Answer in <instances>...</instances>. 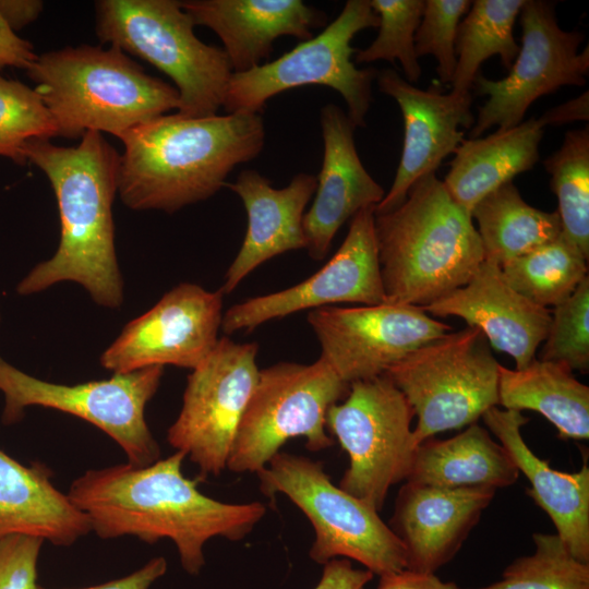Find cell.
Here are the masks:
<instances>
[{"label":"cell","mask_w":589,"mask_h":589,"mask_svg":"<svg viewBox=\"0 0 589 589\" xmlns=\"http://www.w3.org/2000/svg\"><path fill=\"white\" fill-rule=\"evenodd\" d=\"M0 321H1V313H0Z\"/></svg>","instance_id":"45"},{"label":"cell","mask_w":589,"mask_h":589,"mask_svg":"<svg viewBox=\"0 0 589 589\" xmlns=\"http://www.w3.org/2000/svg\"><path fill=\"white\" fill-rule=\"evenodd\" d=\"M386 302L424 306L469 281L484 261L470 213L435 173L409 189L405 201L374 213Z\"/></svg>","instance_id":"4"},{"label":"cell","mask_w":589,"mask_h":589,"mask_svg":"<svg viewBox=\"0 0 589 589\" xmlns=\"http://www.w3.org/2000/svg\"><path fill=\"white\" fill-rule=\"evenodd\" d=\"M543 133L540 119L530 118L484 137L464 140L442 180L445 188L470 213L489 193L533 168Z\"/></svg>","instance_id":"26"},{"label":"cell","mask_w":589,"mask_h":589,"mask_svg":"<svg viewBox=\"0 0 589 589\" xmlns=\"http://www.w3.org/2000/svg\"><path fill=\"white\" fill-rule=\"evenodd\" d=\"M500 266L512 288L545 309L566 300L588 276V260L562 232Z\"/></svg>","instance_id":"31"},{"label":"cell","mask_w":589,"mask_h":589,"mask_svg":"<svg viewBox=\"0 0 589 589\" xmlns=\"http://www.w3.org/2000/svg\"><path fill=\"white\" fill-rule=\"evenodd\" d=\"M55 136L56 127L37 92L0 74V156L24 165L28 141Z\"/></svg>","instance_id":"35"},{"label":"cell","mask_w":589,"mask_h":589,"mask_svg":"<svg viewBox=\"0 0 589 589\" xmlns=\"http://www.w3.org/2000/svg\"><path fill=\"white\" fill-rule=\"evenodd\" d=\"M324 565L315 589H364L374 575L368 569H354L348 558H334Z\"/></svg>","instance_id":"39"},{"label":"cell","mask_w":589,"mask_h":589,"mask_svg":"<svg viewBox=\"0 0 589 589\" xmlns=\"http://www.w3.org/2000/svg\"><path fill=\"white\" fill-rule=\"evenodd\" d=\"M498 405L541 413L562 438L589 437V387L563 363L534 359L522 369L500 365Z\"/></svg>","instance_id":"28"},{"label":"cell","mask_w":589,"mask_h":589,"mask_svg":"<svg viewBox=\"0 0 589 589\" xmlns=\"http://www.w3.org/2000/svg\"><path fill=\"white\" fill-rule=\"evenodd\" d=\"M589 118V93L586 91L578 97L549 109L539 119L544 125H563L573 121H587Z\"/></svg>","instance_id":"44"},{"label":"cell","mask_w":589,"mask_h":589,"mask_svg":"<svg viewBox=\"0 0 589 589\" xmlns=\"http://www.w3.org/2000/svg\"><path fill=\"white\" fill-rule=\"evenodd\" d=\"M255 342L219 338L188 376L179 416L167 441L194 462L201 477L227 468L238 426L257 381Z\"/></svg>","instance_id":"14"},{"label":"cell","mask_w":589,"mask_h":589,"mask_svg":"<svg viewBox=\"0 0 589 589\" xmlns=\"http://www.w3.org/2000/svg\"><path fill=\"white\" fill-rule=\"evenodd\" d=\"M486 428L506 449L530 488L526 493L554 524L573 556L589 564V468L577 472L552 469L526 444L521 428L529 421L521 411L493 407L482 416Z\"/></svg>","instance_id":"24"},{"label":"cell","mask_w":589,"mask_h":589,"mask_svg":"<svg viewBox=\"0 0 589 589\" xmlns=\"http://www.w3.org/2000/svg\"><path fill=\"white\" fill-rule=\"evenodd\" d=\"M324 143L321 171L310 209L303 216L306 251L314 261L323 260L339 228L358 212L375 207L384 189L370 176L358 155L356 127L334 104L321 109Z\"/></svg>","instance_id":"21"},{"label":"cell","mask_w":589,"mask_h":589,"mask_svg":"<svg viewBox=\"0 0 589 589\" xmlns=\"http://www.w3.org/2000/svg\"><path fill=\"white\" fill-rule=\"evenodd\" d=\"M519 470L506 449L477 422L447 440L426 438L413 455L407 482L442 489L514 484Z\"/></svg>","instance_id":"27"},{"label":"cell","mask_w":589,"mask_h":589,"mask_svg":"<svg viewBox=\"0 0 589 589\" xmlns=\"http://www.w3.org/2000/svg\"><path fill=\"white\" fill-rule=\"evenodd\" d=\"M386 302L374 228V207L358 212L336 253L315 274L285 290L257 296L223 315L226 334L251 332L290 314L336 303L375 305Z\"/></svg>","instance_id":"16"},{"label":"cell","mask_w":589,"mask_h":589,"mask_svg":"<svg viewBox=\"0 0 589 589\" xmlns=\"http://www.w3.org/2000/svg\"><path fill=\"white\" fill-rule=\"evenodd\" d=\"M44 540L14 534L0 540V589H36L37 561Z\"/></svg>","instance_id":"38"},{"label":"cell","mask_w":589,"mask_h":589,"mask_svg":"<svg viewBox=\"0 0 589 589\" xmlns=\"http://www.w3.org/2000/svg\"><path fill=\"white\" fill-rule=\"evenodd\" d=\"M519 22L521 45L509 74L497 81L481 73L474 79L477 93L489 98L478 110L470 139L495 125L497 130L514 128L539 97L587 83L589 48L578 51L585 36L560 27L554 2L525 0Z\"/></svg>","instance_id":"13"},{"label":"cell","mask_w":589,"mask_h":589,"mask_svg":"<svg viewBox=\"0 0 589 589\" xmlns=\"http://www.w3.org/2000/svg\"><path fill=\"white\" fill-rule=\"evenodd\" d=\"M377 589H460L455 582L442 581L435 574L402 569L383 575Z\"/></svg>","instance_id":"42"},{"label":"cell","mask_w":589,"mask_h":589,"mask_svg":"<svg viewBox=\"0 0 589 589\" xmlns=\"http://www.w3.org/2000/svg\"><path fill=\"white\" fill-rule=\"evenodd\" d=\"M413 417L406 397L385 374L351 383L345 400L326 414L327 432L349 456L338 486L378 512L389 488L409 474L416 449Z\"/></svg>","instance_id":"12"},{"label":"cell","mask_w":589,"mask_h":589,"mask_svg":"<svg viewBox=\"0 0 589 589\" xmlns=\"http://www.w3.org/2000/svg\"><path fill=\"white\" fill-rule=\"evenodd\" d=\"M422 309L436 317H460L478 328L493 348L514 359L515 369L536 359L551 322L549 309L517 292L505 280L501 266L488 261L467 284Z\"/></svg>","instance_id":"19"},{"label":"cell","mask_w":589,"mask_h":589,"mask_svg":"<svg viewBox=\"0 0 589 589\" xmlns=\"http://www.w3.org/2000/svg\"><path fill=\"white\" fill-rule=\"evenodd\" d=\"M532 538L533 554L514 560L498 581L479 589H589V564L575 558L557 534Z\"/></svg>","instance_id":"33"},{"label":"cell","mask_w":589,"mask_h":589,"mask_svg":"<svg viewBox=\"0 0 589 589\" xmlns=\"http://www.w3.org/2000/svg\"><path fill=\"white\" fill-rule=\"evenodd\" d=\"M369 0H349L339 15L318 35L301 41L276 60L249 71L232 73L223 107L228 113H260L273 96L305 85H324L338 92L356 128L365 127L377 71L358 69L351 40L359 32L378 27Z\"/></svg>","instance_id":"10"},{"label":"cell","mask_w":589,"mask_h":589,"mask_svg":"<svg viewBox=\"0 0 589 589\" xmlns=\"http://www.w3.org/2000/svg\"><path fill=\"white\" fill-rule=\"evenodd\" d=\"M525 0H474L457 27V65L452 85L456 94H469L480 65L500 56L509 70L518 55L514 25Z\"/></svg>","instance_id":"30"},{"label":"cell","mask_w":589,"mask_h":589,"mask_svg":"<svg viewBox=\"0 0 589 589\" xmlns=\"http://www.w3.org/2000/svg\"><path fill=\"white\" fill-rule=\"evenodd\" d=\"M26 72L57 136L77 139L96 131L121 140L134 127L179 108L175 86L147 74L115 46L45 52Z\"/></svg>","instance_id":"5"},{"label":"cell","mask_w":589,"mask_h":589,"mask_svg":"<svg viewBox=\"0 0 589 589\" xmlns=\"http://www.w3.org/2000/svg\"><path fill=\"white\" fill-rule=\"evenodd\" d=\"M348 389L321 357L309 364L279 362L260 370L227 469L256 473L293 437H304L311 452L330 447L334 440L326 429V414Z\"/></svg>","instance_id":"9"},{"label":"cell","mask_w":589,"mask_h":589,"mask_svg":"<svg viewBox=\"0 0 589 589\" xmlns=\"http://www.w3.org/2000/svg\"><path fill=\"white\" fill-rule=\"evenodd\" d=\"M264 139L260 113L156 117L122 136L117 193L132 209L175 213L213 196L237 165L260 155Z\"/></svg>","instance_id":"3"},{"label":"cell","mask_w":589,"mask_h":589,"mask_svg":"<svg viewBox=\"0 0 589 589\" xmlns=\"http://www.w3.org/2000/svg\"><path fill=\"white\" fill-rule=\"evenodd\" d=\"M43 8V1L38 0H0V15L15 33L34 22Z\"/></svg>","instance_id":"43"},{"label":"cell","mask_w":589,"mask_h":589,"mask_svg":"<svg viewBox=\"0 0 589 589\" xmlns=\"http://www.w3.org/2000/svg\"><path fill=\"white\" fill-rule=\"evenodd\" d=\"M194 25L220 38L233 73L257 65L273 51L280 36L302 41L324 25L326 16L301 0H191L180 1Z\"/></svg>","instance_id":"23"},{"label":"cell","mask_w":589,"mask_h":589,"mask_svg":"<svg viewBox=\"0 0 589 589\" xmlns=\"http://www.w3.org/2000/svg\"><path fill=\"white\" fill-rule=\"evenodd\" d=\"M37 57L33 45L13 32L0 15V69L15 67L27 70Z\"/></svg>","instance_id":"40"},{"label":"cell","mask_w":589,"mask_h":589,"mask_svg":"<svg viewBox=\"0 0 589 589\" xmlns=\"http://www.w3.org/2000/svg\"><path fill=\"white\" fill-rule=\"evenodd\" d=\"M223 292L183 283L125 325L100 364L127 373L167 364L195 369L214 350L223 322Z\"/></svg>","instance_id":"17"},{"label":"cell","mask_w":589,"mask_h":589,"mask_svg":"<svg viewBox=\"0 0 589 589\" xmlns=\"http://www.w3.org/2000/svg\"><path fill=\"white\" fill-rule=\"evenodd\" d=\"M241 199L248 216L242 245L230 264L219 289L229 294L256 267L285 252L306 249L304 208L315 193V176L300 172L290 183L276 189L253 169L239 173L227 184Z\"/></svg>","instance_id":"22"},{"label":"cell","mask_w":589,"mask_h":589,"mask_svg":"<svg viewBox=\"0 0 589 589\" xmlns=\"http://www.w3.org/2000/svg\"><path fill=\"white\" fill-rule=\"evenodd\" d=\"M185 457L176 450L144 467L128 462L88 470L72 482L68 496L99 538L135 536L147 543L169 539L183 569L195 576L205 564L208 540L244 539L265 516L266 506L224 503L201 493L200 479L182 473Z\"/></svg>","instance_id":"1"},{"label":"cell","mask_w":589,"mask_h":589,"mask_svg":"<svg viewBox=\"0 0 589 589\" xmlns=\"http://www.w3.org/2000/svg\"><path fill=\"white\" fill-rule=\"evenodd\" d=\"M378 88L398 104L404 118L405 136L401 157L393 184L374 213L399 206L409 189L420 178L435 173L445 157L455 153L465 140L459 127L474 124L472 95L421 89L407 82L396 70L376 74Z\"/></svg>","instance_id":"18"},{"label":"cell","mask_w":589,"mask_h":589,"mask_svg":"<svg viewBox=\"0 0 589 589\" xmlns=\"http://www.w3.org/2000/svg\"><path fill=\"white\" fill-rule=\"evenodd\" d=\"M478 224L484 261L503 264L556 239L562 232L557 212L528 204L513 181L489 193L470 212Z\"/></svg>","instance_id":"29"},{"label":"cell","mask_w":589,"mask_h":589,"mask_svg":"<svg viewBox=\"0 0 589 589\" xmlns=\"http://www.w3.org/2000/svg\"><path fill=\"white\" fill-rule=\"evenodd\" d=\"M557 199L562 233L589 259V128L569 130L543 161Z\"/></svg>","instance_id":"32"},{"label":"cell","mask_w":589,"mask_h":589,"mask_svg":"<svg viewBox=\"0 0 589 589\" xmlns=\"http://www.w3.org/2000/svg\"><path fill=\"white\" fill-rule=\"evenodd\" d=\"M500 363L474 327L450 332L390 366L385 375L418 418L417 447L434 434L476 423L498 405Z\"/></svg>","instance_id":"8"},{"label":"cell","mask_w":589,"mask_h":589,"mask_svg":"<svg viewBox=\"0 0 589 589\" xmlns=\"http://www.w3.org/2000/svg\"><path fill=\"white\" fill-rule=\"evenodd\" d=\"M378 15V35L366 48L356 51V63L386 60L401 64L405 80L417 83L422 75L414 49V34L425 0H369Z\"/></svg>","instance_id":"34"},{"label":"cell","mask_w":589,"mask_h":589,"mask_svg":"<svg viewBox=\"0 0 589 589\" xmlns=\"http://www.w3.org/2000/svg\"><path fill=\"white\" fill-rule=\"evenodd\" d=\"M51 474L40 462L24 466L0 449V540L23 534L68 546L92 531Z\"/></svg>","instance_id":"25"},{"label":"cell","mask_w":589,"mask_h":589,"mask_svg":"<svg viewBox=\"0 0 589 589\" xmlns=\"http://www.w3.org/2000/svg\"><path fill=\"white\" fill-rule=\"evenodd\" d=\"M495 492L486 486L442 489L406 481L388 524L405 548L406 568L435 574L448 563Z\"/></svg>","instance_id":"20"},{"label":"cell","mask_w":589,"mask_h":589,"mask_svg":"<svg viewBox=\"0 0 589 589\" xmlns=\"http://www.w3.org/2000/svg\"><path fill=\"white\" fill-rule=\"evenodd\" d=\"M164 366L113 373L108 380L63 385L36 378L0 357L2 422L19 421L29 406L60 410L94 424L124 452L128 462L148 466L160 448L145 420L147 402L157 392Z\"/></svg>","instance_id":"11"},{"label":"cell","mask_w":589,"mask_h":589,"mask_svg":"<svg viewBox=\"0 0 589 589\" xmlns=\"http://www.w3.org/2000/svg\"><path fill=\"white\" fill-rule=\"evenodd\" d=\"M306 321L323 358L348 385L384 375L416 349L453 332L422 308L384 302L311 310Z\"/></svg>","instance_id":"15"},{"label":"cell","mask_w":589,"mask_h":589,"mask_svg":"<svg viewBox=\"0 0 589 589\" xmlns=\"http://www.w3.org/2000/svg\"><path fill=\"white\" fill-rule=\"evenodd\" d=\"M470 0H425L420 24L414 34L418 58L430 55L437 62L442 84H450L457 65L455 40L457 27L469 11Z\"/></svg>","instance_id":"37"},{"label":"cell","mask_w":589,"mask_h":589,"mask_svg":"<svg viewBox=\"0 0 589 589\" xmlns=\"http://www.w3.org/2000/svg\"><path fill=\"white\" fill-rule=\"evenodd\" d=\"M23 153L52 187L61 236L53 256L17 284V293L34 294L61 281H74L97 304L119 308L123 283L115 248L112 202L120 154L96 131H87L72 147L33 139Z\"/></svg>","instance_id":"2"},{"label":"cell","mask_w":589,"mask_h":589,"mask_svg":"<svg viewBox=\"0 0 589 589\" xmlns=\"http://www.w3.org/2000/svg\"><path fill=\"white\" fill-rule=\"evenodd\" d=\"M167 570V561L163 556L154 557L136 572L119 579L80 589H149ZM36 589H49L38 586Z\"/></svg>","instance_id":"41"},{"label":"cell","mask_w":589,"mask_h":589,"mask_svg":"<svg viewBox=\"0 0 589 589\" xmlns=\"http://www.w3.org/2000/svg\"><path fill=\"white\" fill-rule=\"evenodd\" d=\"M256 476L264 495H286L310 520L312 561L352 558L380 577L407 567L404 545L378 512L335 485L322 462L279 452Z\"/></svg>","instance_id":"7"},{"label":"cell","mask_w":589,"mask_h":589,"mask_svg":"<svg viewBox=\"0 0 589 589\" xmlns=\"http://www.w3.org/2000/svg\"><path fill=\"white\" fill-rule=\"evenodd\" d=\"M194 26L180 1L96 2L98 38L169 76L179 94L177 113L204 118L223 107L233 72L223 48L201 41Z\"/></svg>","instance_id":"6"},{"label":"cell","mask_w":589,"mask_h":589,"mask_svg":"<svg viewBox=\"0 0 589 589\" xmlns=\"http://www.w3.org/2000/svg\"><path fill=\"white\" fill-rule=\"evenodd\" d=\"M540 360L563 363L572 371L589 370V277L551 311Z\"/></svg>","instance_id":"36"}]
</instances>
